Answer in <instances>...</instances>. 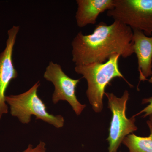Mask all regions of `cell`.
Wrapping results in <instances>:
<instances>
[{
	"mask_svg": "<svg viewBox=\"0 0 152 152\" xmlns=\"http://www.w3.org/2000/svg\"><path fill=\"white\" fill-rule=\"evenodd\" d=\"M133 30L118 21L107 25L101 22L91 34H77L72 43V61L75 66L105 62L118 54L124 58L134 53Z\"/></svg>",
	"mask_w": 152,
	"mask_h": 152,
	"instance_id": "cell-1",
	"label": "cell"
},
{
	"mask_svg": "<svg viewBox=\"0 0 152 152\" xmlns=\"http://www.w3.org/2000/svg\"><path fill=\"white\" fill-rule=\"evenodd\" d=\"M118 54L112 55L107 61L103 63H91L83 65L76 66V73L86 79L88 84L86 95L89 102L96 113H100L103 107V99L105 90L113 79L121 78L131 87L130 84L121 73L119 67Z\"/></svg>",
	"mask_w": 152,
	"mask_h": 152,
	"instance_id": "cell-2",
	"label": "cell"
},
{
	"mask_svg": "<svg viewBox=\"0 0 152 152\" xmlns=\"http://www.w3.org/2000/svg\"><path fill=\"white\" fill-rule=\"evenodd\" d=\"M40 86V81H38L25 92L6 96V102L10 106L11 115L24 124H29L32 116L34 115L36 120H42L57 129L62 128L65 123L64 117L49 113L45 104L38 96Z\"/></svg>",
	"mask_w": 152,
	"mask_h": 152,
	"instance_id": "cell-3",
	"label": "cell"
},
{
	"mask_svg": "<svg viewBox=\"0 0 152 152\" xmlns=\"http://www.w3.org/2000/svg\"><path fill=\"white\" fill-rule=\"evenodd\" d=\"M107 16L134 30L152 35V0H115L113 8Z\"/></svg>",
	"mask_w": 152,
	"mask_h": 152,
	"instance_id": "cell-4",
	"label": "cell"
},
{
	"mask_svg": "<svg viewBox=\"0 0 152 152\" xmlns=\"http://www.w3.org/2000/svg\"><path fill=\"white\" fill-rule=\"evenodd\" d=\"M108 99V107L112 113L109 134L108 152H117L123 140L138 128L135 125V117L129 119L126 116V104L129 94L125 91L121 97H117L113 93L105 92Z\"/></svg>",
	"mask_w": 152,
	"mask_h": 152,
	"instance_id": "cell-5",
	"label": "cell"
},
{
	"mask_svg": "<svg viewBox=\"0 0 152 152\" xmlns=\"http://www.w3.org/2000/svg\"><path fill=\"white\" fill-rule=\"evenodd\" d=\"M44 78L52 83L55 89L52 95V102L56 104L60 101H66L77 115L82 113L86 105L80 103L76 95V89L80 79L71 78L63 71L61 66L50 61L46 68Z\"/></svg>",
	"mask_w": 152,
	"mask_h": 152,
	"instance_id": "cell-6",
	"label": "cell"
},
{
	"mask_svg": "<svg viewBox=\"0 0 152 152\" xmlns=\"http://www.w3.org/2000/svg\"><path fill=\"white\" fill-rule=\"evenodd\" d=\"M19 26H13L8 31L6 47L0 53V120L7 114L9 107L6 102V93L11 81L18 77L14 66L13 54L16 41L20 31Z\"/></svg>",
	"mask_w": 152,
	"mask_h": 152,
	"instance_id": "cell-7",
	"label": "cell"
},
{
	"mask_svg": "<svg viewBox=\"0 0 152 152\" xmlns=\"http://www.w3.org/2000/svg\"><path fill=\"white\" fill-rule=\"evenodd\" d=\"M133 31V48L137 58L140 83L148 80L152 75V37H148L139 30Z\"/></svg>",
	"mask_w": 152,
	"mask_h": 152,
	"instance_id": "cell-8",
	"label": "cell"
},
{
	"mask_svg": "<svg viewBox=\"0 0 152 152\" xmlns=\"http://www.w3.org/2000/svg\"><path fill=\"white\" fill-rule=\"evenodd\" d=\"M115 0H77L75 18L77 26L83 28L95 24L100 14L113 8Z\"/></svg>",
	"mask_w": 152,
	"mask_h": 152,
	"instance_id": "cell-9",
	"label": "cell"
},
{
	"mask_svg": "<svg viewBox=\"0 0 152 152\" xmlns=\"http://www.w3.org/2000/svg\"><path fill=\"white\" fill-rule=\"evenodd\" d=\"M150 131L148 137H141L132 134L125 137L122 143L129 150V152H152V124L147 121Z\"/></svg>",
	"mask_w": 152,
	"mask_h": 152,
	"instance_id": "cell-10",
	"label": "cell"
},
{
	"mask_svg": "<svg viewBox=\"0 0 152 152\" xmlns=\"http://www.w3.org/2000/svg\"><path fill=\"white\" fill-rule=\"evenodd\" d=\"M149 103V104L143 110H142L138 113L136 114L134 117H136L140 114L144 113V115L142 116L143 118H146L148 116L152 114V97L148 98H145L142 100V104H145Z\"/></svg>",
	"mask_w": 152,
	"mask_h": 152,
	"instance_id": "cell-11",
	"label": "cell"
},
{
	"mask_svg": "<svg viewBox=\"0 0 152 152\" xmlns=\"http://www.w3.org/2000/svg\"><path fill=\"white\" fill-rule=\"evenodd\" d=\"M46 150L45 143L40 141L39 143L35 147H33L31 144H29L28 148L22 152H46Z\"/></svg>",
	"mask_w": 152,
	"mask_h": 152,
	"instance_id": "cell-12",
	"label": "cell"
},
{
	"mask_svg": "<svg viewBox=\"0 0 152 152\" xmlns=\"http://www.w3.org/2000/svg\"><path fill=\"white\" fill-rule=\"evenodd\" d=\"M149 121L151 122V123L152 124V114L151 115H150L149 116Z\"/></svg>",
	"mask_w": 152,
	"mask_h": 152,
	"instance_id": "cell-13",
	"label": "cell"
},
{
	"mask_svg": "<svg viewBox=\"0 0 152 152\" xmlns=\"http://www.w3.org/2000/svg\"><path fill=\"white\" fill-rule=\"evenodd\" d=\"M148 80L149 81V82L150 83H152V75L151 77V78H150L149 80Z\"/></svg>",
	"mask_w": 152,
	"mask_h": 152,
	"instance_id": "cell-14",
	"label": "cell"
}]
</instances>
